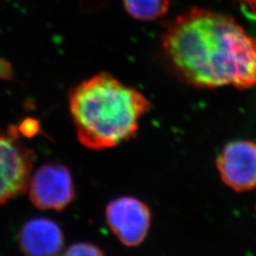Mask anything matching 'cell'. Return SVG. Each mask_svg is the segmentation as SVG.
<instances>
[{"label": "cell", "mask_w": 256, "mask_h": 256, "mask_svg": "<svg viewBox=\"0 0 256 256\" xmlns=\"http://www.w3.org/2000/svg\"><path fill=\"white\" fill-rule=\"evenodd\" d=\"M162 46L174 70L196 86L256 84V38L225 14L189 10L168 24Z\"/></svg>", "instance_id": "obj_1"}, {"label": "cell", "mask_w": 256, "mask_h": 256, "mask_svg": "<svg viewBox=\"0 0 256 256\" xmlns=\"http://www.w3.org/2000/svg\"><path fill=\"white\" fill-rule=\"evenodd\" d=\"M68 101L77 138L92 150L117 146L134 137L151 108L142 93L106 72L74 86Z\"/></svg>", "instance_id": "obj_2"}, {"label": "cell", "mask_w": 256, "mask_h": 256, "mask_svg": "<svg viewBox=\"0 0 256 256\" xmlns=\"http://www.w3.org/2000/svg\"><path fill=\"white\" fill-rule=\"evenodd\" d=\"M18 128L0 130V205L27 192L36 155L19 140Z\"/></svg>", "instance_id": "obj_3"}, {"label": "cell", "mask_w": 256, "mask_h": 256, "mask_svg": "<svg viewBox=\"0 0 256 256\" xmlns=\"http://www.w3.org/2000/svg\"><path fill=\"white\" fill-rule=\"evenodd\" d=\"M28 190L30 202L40 210L61 212L75 198L70 170L57 164H46L38 168L30 176Z\"/></svg>", "instance_id": "obj_4"}, {"label": "cell", "mask_w": 256, "mask_h": 256, "mask_svg": "<svg viewBox=\"0 0 256 256\" xmlns=\"http://www.w3.org/2000/svg\"><path fill=\"white\" fill-rule=\"evenodd\" d=\"M106 222L114 236L128 247L140 245L151 225V212L146 203L131 196L110 202L106 210Z\"/></svg>", "instance_id": "obj_5"}, {"label": "cell", "mask_w": 256, "mask_h": 256, "mask_svg": "<svg viewBox=\"0 0 256 256\" xmlns=\"http://www.w3.org/2000/svg\"><path fill=\"white\" fill-rule=\"evenodd\" d=\"M216 166L222 182L236 192L256 188V142H232L223 148Z\"/></svg>", "instance_id": "obj_6"}, {"label": "cell", "mask_w": 256, "mask_h": 256, "mask_svg": "<svg viewBox=\"0 0 256 256\" xmlns=\"http://www.w3.org/2000/svg\"><path fill=\"white\" fill-rule=\"evenodd\" d=\"M19 247L27 256H58L64 248L62 230L48 218L30 220L18 234Z\"/></svg>", "instance_id": "obj_7"}, {"label": "cell", "mask_w": 256, "mask_h": 256, "mask_svg": "<svg viewBox=\"0 0 256 256\" xmlns=\"http://www.w3.org/2000/svg\"><path fill=\"white\" fill-rule=\"evenodd\" d=\"M124 9L133 18L153 21L167 14L170 0H122Z\"/></svg>", "instance_id": "obj_8"}, {"label": "cell", "mask_w": 256, "mask_h": 256, "mask_svg": "<svg viewBox=\"0 0 256 256\" xmlns=\"http://www.w3.org/2000/svg\"><path fill=\"white\" fill-rule=\"evenodd\" d=\"M64 256H104L101 250L90 243H77L66 248Z\"/></svg>", "instance_id": "obj_9"}, {"label": "cell", "mask_w": 256, "mask_h": 256, "mask_svg": "<svg viewBox=\"0 0 256 256\" xmlns=\"http://www.w3.org/2000/svg\"><path fill=\"white\" fill-rule=\"evenodd\" d=\"M19 133L26 138H32L36 136L40 131L39 120L34 118H27L23 120L18 128Z\"/></svg>", "instance_id": "obj_10"}, {"label": "cell", "mask_w": 256, "mask_h": 256, "mask_svg": "<svg viewBox=\"0 0 256 256\" xmlns=\"http://www.w3.org/2000/svg\"><path fill=\"white\" fill-rule=\"evenodd\" d=\"M12 77V68L9 62L0 58V79L10 80Z\"/></svg>", "instance_id": "obj_11"}, {"label": "cell", "mask_w": 256, "mask_h": 256, "mask_svg": "<svg viewBox=\"0 0 256 256\" xmlns=\"http://www.w3.org/2000/svg\"><path fill=\"white\" fill-rule=\"evenodd\" d=\"M250 3V8L256 9V0H248Z\"/></svg>", "instance_id": "obj_12"}, {"label": "cell", "mask_w": 256, "mask_h": 256, "mask_svg": "<svg viewBox=\"0 0 256 256\" xmlns=\"http://www.w3.org/2000/svg\"><path fill=\"white\" fill-rule=\"evenodd\" d=\"M247 14L248 16V18H252L256 20V12H252V14H248V12H247Z\"/></svg>", "instance_id": "obj_13"}]
</instances>
